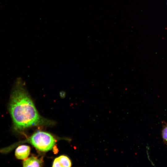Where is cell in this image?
I'll return each mask as SVG.
<instances>
[{"mask_svg": "<svg viewBox=\"0 0 167 167\" xmlns=\"http://www.w3.org/2000/svg\"><path fill=\"white\" fill-rule=\"evenodd\" d=\"M30 148L28 145H23L19 146L16 149L15 155L16 158L20 160H25L29 156Z\"/></svg>", "mask_w": 167, "mask_h": 167, "instance_id": "3", "label": "cell"}, {"mask_svg": "<svg viewBox=\"0 0 167 167\" xmlns=\"http://www.w3.org/2000/svg\"><path fill=\"white\" fill-rule=\"evenodd\" d=\"M28 141L37 149L43 152L51 150L56 142L50 134L41 131L34 133Z\"/></svg>", "mask_w": 167, "mask_h": 167, "instance_id": "2", "label": "cell"}, {"mask_svg": "<svg viewBox=\"0 0 167 167\" xmlns=\"http://www.w3.org/2000/svg\"><path fill=\"white\" fill-rule=\"evenodd\" d=\"M162 136L164 142L167 144V125L163 128L162 132Z\"/></svg>", "mask_w": 167, "mask_h": 167, "instance_id": "6", "label": "cell"}, {"mask_svg": "<svg viewBox=\"0 0 167 167\" xmlns=\"http://www.w3.org/2000/svg\"><path fill=\"white\" fill-rule=\"evenodd\" d=\"M24 167H40L42 166L41 161L37 157L31 156L24 160L23 163Z\"/></svg>", "mask_w": 167, "mask_h": 167, "instance_id": "5", "label": "cell"}, {"mask_svg": "<svg viewBox=\"0 0 167 167\" xmlns=\"http://www.w3.org/2000/svg\"><path fill=\"white\" fill-rule=\"evenodd\" d=\"M9 109L15 128L22 130L42 123L21 78L16 80L10 97Z\"/></svg>", "mask_w": 167, "mask_h": 167, "instance_id": "1", "label": "cell"}, {"mask_svg": "<svg viewBox=\"0 0 167 167\" xmlns=\"http://www.w3.org/2000/svg\"><path fill=\"white\" fill-rule=\"evenodd\" d=\"M166 5L167 6V1L166 2Z\"/></svg>", "mask_w": 167, "mask_h": 167, "instance_id": "7", "label": "cell"}, {"mask_svg": "<svg viewBox=\"0 0 167 167\" xmlns=\"http://www.w3.org/2000/svg\"><path fill=\"white\" fill-rule=\"evenodd\" d=\"M71 163L70 159L64 155L60 156L55 158L52 167H71Z\"/></svg>", "mask_w": 167, "mask_h": 167, "instance_id": "4", "label": "cell"}]
</instances>
